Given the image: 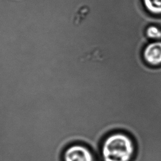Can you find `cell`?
<instances>
[{"label": "cell", "instance_id": "3957f363", "mask_svg": "<svg viewBox=\"0 0 161 161\" xmlns=\"http://www.w3.org/2000/svg\"><path fill=\"white\" fill-rule=\"evenodd\" d=\"M143 57L146 63L153 67L161 65V40L148 43L143 49Z\"/></svg>", "mask_w": 161, "mask_h": 161}, {"label": "cell", "instance_id": "277c9868", "mask_svg": "<svg viewBox=\"0 0 161 161\" xmlns=\"http://www.w3.org/2000/svg\"><path fill=\"white\" fill-rule=\"evenodd\" d=\"M146 36L152 41L161 40V28L156 25H149L145 28Z\"/></svg>", "mask_w": 161, "mask_h": 161}, {"label": "cell", "instance_id": "6da1fadb", "mask_svg": "<svg viewBox=\"0 0 161 161\" xmlns=\"http://www.w3.org/2000/svg\"><path fill=\"white\" fill-rule=\"evenodd\" d=\"M136 151L133 139L123 132L108 135L101 147L103 161H131Z\"/></svg>", "mask_w": 161, "mask_h": 161}, {"label": "cell", "instance_id": "7a4b0ae2", "mask_svg": "<svg viewBox=\"0 0 161 161\" xmlns=\"http://www.w3.org/2000/svg\"><path fill=\"white\" fill-rule=\"evenodd\" d=\"M62 161H96L91 148L84 144L72 143L65 148Z\"/></svg>", "mask_w": 161, "mask_h": 161}, {"label": "cell", "instance_id": "5b68a950", "mask_svg": "<svg viewBox=\"0 0 161 161\" xmlns=\"http://www.w3.org/2000/svg\"><path fill=\"white\" fill-rule=\"evenodd\" d=\"M145 8L155 14H161V0H143Z\"/></svg>", "mask_w": 161, "mask_h": 161}]
</instances>
